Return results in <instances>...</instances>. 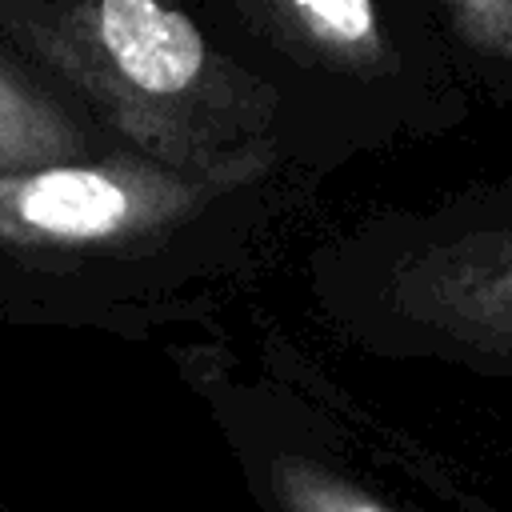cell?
<instances>
[{
    "instance_id": "8992f818",
    "label": "cell",
    "mask_w": 512,
    "mask_h": 512,
    "mask_svg": "<svg viewBox=\"0 0 512 512\" xmlns=\"http://www.w3.org/2000/svg\"><path fill=\"white\" fill-rule=\"evenodd\" d=\"M272 492L280 512H392L364 488L304 456H280L272 464Z\"/></svg>"
},
{
    "instance_id": "3957f363",
    "label": "cell",
    "mask_w": 512,
    "mask_h": 512,
    "mask_svg": "<svg viewBox=\"0 0 512 512\" xmlns=\"http://www.w3.org/2000/svg\"><path fill=\"white\" fill-rule=\"evenodd\" d=\"M388 292L412 324L512 364V228L460 232L400 256Z\"/></svg>"
},
{
    "instance_id": "5b68a950",
    "label": "cell",
    "mask_w": 512,
    "mask_h": 512,
    "mask_svg": "<svg viewBox=\"0 0 512 512\" xmlns=\"http://www.w3.org/2000/svg\"><path fill=\"white\" fill-rule=\"evenodd\" d=\"M92 136L24 72L0 60V176L84 160Z\"/></svg>"
},
{
    "instance_id": "6da1fadb",
    "label": "cell",
    "mask_w": 512,
    "mask_h": 512,
    "mask_svg": "<svg viewBox=\"0 0 512 512\" xmlns=\"http://www.w3.org/2000/svg\"><path fill=\"white\" fill-rule=\"evenodd\" d=\"M0 32L136 156L188 176L268 168L276 92L224 60L192 16L152 0H0Z\"/></svg>"
},
{
    "instance_id": "7a4b0ae2",
    "label": "cell",
    "mask_w": 512,
    "mask_h": 512,
    "mask_svg": "<svg viewBox=\"0 0 512 512\" xmlns=\"http://www.w3.org/2000/svg\"><path fill=\"white\" fill-rule=\"evenodd\" d=\"M240 176H188L136 152L0 176V248L120 252L200 216Z\"/></svg>"
},
{
    "instance_id": "277c9868",
    "label": "cell",
    "mask_w": 512,
    "mask_h": 512,
    "mask_svg": "<svg viewBox=\"0 0 512 512\" xmlns=\"http://www.w3.org/2000/svg\"><path fill=\"white\" fill-rule=\"evenodd\" d=\"M236 12L280 52L348 76H380L392 68V44L380 12L364 0H252Z\"/></svg>"
},
{
    "instance_id": "52a82bcc",
    "label": "cell",
    "mask_w": 512,
    "mask_h": 512,
    "mask_svg": "<svg viewBox=\"0 0 512 512\" xmlns=\"http://www.w3.org/2000/svg\"><path fill=\"white\" fill-rule=\"evenodd\" d=\"M440 12L460 44L512 72V0H448Z\"/></svg>"
}]
</instances>
